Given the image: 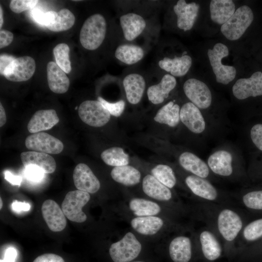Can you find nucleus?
I'll list each match as a JSON object with an SVG mask.
<instances>
[{"label":"nucleus","mask_w":262,"mask_h":262,"mask_svg":"<svg viewBox=\"0 0 262 262\" xmlns=\"http://www.w3.org/2000/svg\"><path fill=\"white\" fill-rule=\"evenodd\" d=\"M32 15L36 22L47 27L53 23L57 13L53 11L44 13L39 9H35L32 11Z\"/></svg>","instance_id":"a19ab883"},{"label":"nucleus","mask_w":262,"mask_h":262,"mask_svg":"<svg viewBox=\"0 0 262 262\" xmlns=\"http://www.w3.org/2000/svg\"><path fill=\"white\" fill-rule=\"evenodd\" d=\"M0 209H1V208H2V201L1 198H0Z\"/></svg>","instance_id":"6e6d98bb"},{"label":"nucleus","mask_w":262,"mask_h":262,"mask_svg":"<svg viewBox=\"0 0 262 262\" xmlns=\"http://www.w3.org/2000/svg\"><path fill=\"white\" fill-rule=\"evenodd\" d=\"M43 217L52 231H62L66 227V220L62 209L54 200H45L41 207Z\"/></svg>","instance_id":"dca6fc26"},{"label":"nucleus","mask_w":262,"mask_h":262,"mask_svg":"<svg viewBox=\"0 0 262 262\" xmlns=\"http://www.w3.org/2000/svg\"><path fill=\"white\" fill-rule=\"evenodd\" d=\"M130 225L137 233L152 236L161 231L164 226V221L158 215L134 217L130 220Z\"/></svg>","instance_id":"412c9836"},{"label":"nucleus","mask_w":262,"mask_h":262,"mask_svg":"<svg viewBox=\"0 0 262 262\" xmlns=\"http://www.w3.org/2000/svg\"><path fill=\"white\" fill-rule=\"evenodd\" d=\"M37 0H12L9 7L11 11L17 14L33 9L38 3Z\"/></svg>","instance_id":"37998d69"},{"label":"nucleus","mask_w":262,"mask_h":262,"mask_svg":"<svg viewBox=\"0 0 262 262\" xmlns=\"http://www.w3.org/2000/svg\"><path fill=\"white\" fill-rule=\"evenodd\" d=\"M180 106L173 101H170L162 106L156 113L154 121L160 124L171 128L177 127L180 123Z\"/></svg>","instance_id":"2f4dec72"},{"label":"nucleus","mask_w":262,"mask_h":262,"mask_svg":"<svg viewBox=\"0 0 262 262\" xmlns=\"http://www.w3.org/2000/svg\"><path fill=\"white\" fill-rule=\"evenodd\" d=\"M245 238L249 241H254L262 236V218L255 220L245 228L243 231Z\"/></svg>","instance_id":"58836bf2"},{"label":"nucleus","mask_w":262,"mask_h":262,"mask_svg":"<svg viewBox=\"0 0 262 262\" xmlns=\"http://www.w3.org/2000/svg\"><path fill=\"white\" fill-rule=\"evenodd\" d=\"M90 199L89 193L77 190L69 192L62 204V210L69 220L82 223L87 219L86 214L82 211Z\"/></svg>","instance_id":"39448f33"},{"label":"nucleus","mask_w":262,"mask_h":262,"mask_svg":"<svg viewBox=\"0 0 262 262\" xmlns=\"http://www.w3.org/2000/svg\"><path fill=\"white\" fill-rule=\"evenodd\" d=\"M48 85L50 90L56 94H64L69 88L68 78L56 63L50 61L47 67Z\"/></svg>","instance_id":"5701e85b"},{"label":"nucleus","mask_w":262,"mask_h":262,"mask_svg":"<svg viewBox=\"0 0 262 262\" xmlns=\"http://www.w3.org/2000/svg\"><path fill=\"white\" fill-rule=\"evenodd\" d=\"M20 158L25 167L30 165H36L45 173H52L56 169L54 159L47 153L34 151H26L21 153Z\"/></svg>","instance_id":"b1692460"},{"label":"nucleus","mask_w":262,"mask_h":262,"mask_svg":"<svg viewBox=\"0 0 262 262\" xmlns=\"http://www.w3.org/2000/svg\"><path fill=\"white\" fill-rule=\"evenodd\" d=\"M14 35L11 32L1 29L0 31V48L2 49L9 45L13 40Z\"/></svg>","instance_id":"de8ad7c7"},{"label":"nucleus","mask_w":262,"mask_h":262,"mask_svg":"<svg viewBox=\"0 0 262 262\" xmlns=\"http://www.w3.org/2000/svg\"><path fill=\"white\" fill-rule=\"evenodd\" d=\"M5 179L13 185H19L22 181L21 177L12 174L10 172H5Z\"/></svg>","instance_id":"603ef678"},{"label":"nucleus","mask_w":262,"mask_h":262,"mask_svg":"<svg viewBox=\"0 0 262 262\" xmlns=\"http://www.w3.org/2000/svg\"><path fill=\"white\" fill-rule=\"evenodd\" d=\"M179 162L183 169L195 176L206 178L209 174V168L206 164L191 152L181 153L179 157Z\"/></svg>","instance_id":"cd10ccee"},{"label":"nucleus","mask_w":262,"mask_h":262,"mask_svg":"<svg viewBox=\"0 0 262 262\" xmlns=\"http://www.w3.org/2000/svg\"><path fill=\"white\" fill-rule=\"evenodd\" d=\"M250 137L255 146L262 151V124H257L251 128Z\"/></svg>","instance_id":"a18cd8bd"},{"label":"nucleus","mask_w":262,"mask_h":262,"mask_svg":"<svg viewBox=\"0 0 262 262\" xmlns=\"http://www.w3.org/2000/svg\"><path fill=\"white\" fill-rule=\"evenodd\" d=\"M69 47L66 44L57 45L53 49L56 63L66 73L71 70V62L69 58Z\"/></svg>","instance_id":"4c0bfd02"},{"label":"nucleus","mask_w":262,"mask_h":262,"mask_svg":"<svg viewBox=\"0 0 262 262\" xmlns=\"http://www.w3.org/2000/svg\"><path fill=\"white\" fill-rule=\"evenodd\" d=\"M128 208L135 217L158 215L162 209L154 201L141 197H133L128 202Z\"/></svg>","instance_id":"c756f323"},{"label":"nucleus","mask_w":262,"mask_h":262,"mask_svg":"<svg viewBox=\"0 0 262 262\" xmlns=\"http://www.w3.org/2000/svg\"><path fill=\"white\" fill-rule=\"evenodd\" d=\"M75 17L73 14L68 9L64 8L58 13L53 24L47 28L55 32L68 30L74 24Z\"/></svg>","instance_id":"e433bc0d"},{"label":"nucleus","mask_w":262,"mask_h":262,"mask_svg":"<svg viewBox=\"0 0 262 262\" xmlns=\"http://www.w3.org/2000/svg\"><path fill=\"white\" fill-rule=\"evenodd\" d=\"M45 173L39 167L30 165L25 167L24 174L26 178L31 181H40L44 177Z\"/></svg>","instance_id":"c03bdc74"},{"label":"nucleus","mask_w":262,"mask_h":262,"mask_svg":"<svg viewBox=\"0 0 262 262\" xmlns=\"http://www.w3.org/2000/svg\"><path fill=\"white\" fill-rule=\"evenodd\" d=\"M207 54L217 82L226 85L234 79L236 68L233 66L223 65L222 63V59L229 54V49L226 45L221 43H216L212 49H208Z\"/></svg>","instance_id":"20e7f679"},{"label":"nucleus","mask_w":262,"mask_h":262,"mask_svg":"<svg viewBox=\"0 0 262 262\" xmlns=\"http://www.w3.org/2000/svg\"><path fill=\"white\" fill-rule=\"evenodd\" d=\"M17 255L16 250L12 247H8L5 250L4 257L0 262H15Z\"/></svg>","instance_id":"8fccbe9b"},{"label":"nucleus","mask_w":262,"mask_h":262,"mask_svg":"<svg viewBox=\"0 0 262 262\" xmlns=\"http://www.w3.org/2000/svg\"><path fill=\"white\" fill-rule=\"evenodd\" d=\"M180 121L191 132L199 134L205 129V121L199 109L191 102L180 109Z\"/></svg>","instance_id":"2eb2a0df"},{"label":"nucleus","mask_w":262,"mask_h":262,"mask_svg":"<svg viewBox=\"0 0 262 262\" xmlns=\"http://www.w3.org/2000/svg\"><path fill=\"white\" fill-rule=\"evenodd\" d=\"M120 25L125 39L132 41L139 37L145 30L147 23L144 18L135 13H128L119 18Z\"/></svg>","instance_id":"f3484780"},{"label":"nucleus","mask_w":262,"mask_h":262,"mask_svg":"<svg viewBox=\"0 0 262 262\" xmlns=\"http://www.w3.org/2000/svg\"><path fill=\"white\" fill-rule=\"evenodd\" d=\"M3 13L1 6L0 5V28L1 29L3 25Z\"/></svg>","instance_id":"5fc2aeb1"},{"label":"nucleus","mask_w":262,"mask_h":262,"mask_svg":"<svg viewBox=\"0 0 262 262\" xmlns=\"http://www.w3.org/2000/svg\"><path fill=\"white\" fill-rule=\"evenodd\" d=\"M59 121V118L54 110H38L30 119L27 128L30 133H37L52 128Z\"/></svg>","instance_id":"aec40b11"},{"label":"nucleus","mask_w":262,"mask_h":262,"mask_svg":"<svg viewBox=\"0 0 262 262\" xmlns=\"http://www.w3.org/2000/svg\"><path fill=\"white\" fill-rule=\"evenodd\" d=\"M144 55L145 51L142 47L131 44L119 45L115 52L116 59L128 65L137 63L143 58Z\"/></svg>","instance_id":"473e14b6"},{"label":"nucleus","mask_w":262,"mask_h":262,"mask_svg":"<svg viewBox=\"0 0 262 262\" xmlns=\"http://www.w3.org/2000/svg\"><path fill=\"white\" fill-rule=\"evenodd\" d=\"M73 179L76 188L94 194L100 189V183L91 168L86 164L80 163L74 168Z\"/></svg>","instance_id":"9b49d317"},{"label":"nucleus","mask_w":262,"mask_h":262,"mask_svg":"<svg viewBox=\"0 0 262 262\" xmlns=\"http://www.w3.org/2000/svg\"><path fill=\"white\" fill-rule=\"evenodd\" d=\"M16 59L12 56L2 54L0 56V73L3 75L8 66Z\"/></svg>","instance_id":"09e8293b"},{"label":"nucleus","mask_w":262,"mask_h":262,"mask_svg":"<svg viewBox=\"0 0 262 262\" xmlns=\"http://www.w3.org/2000/svg\"><path fill=\"white\" fill-rule=\"evenodd\" d=\"M201 248L204 257L210 261L218 259L221 254V247L214 236L210 231H204L200 235Z\"/></svg>","instance_id":"72a5a7b5"},{"label":"nucleus","mask_w":262,"mask_h":262,"mask_svg":"<svg viewBox=\"0 0 262 262\" xmlns=\"http://www.w3.org/2000/svg\"><path fill=\"white\" fill-rule=\"evenodd\" d=\"M192 64L188 55L175 56L173 58L165 57L158 61L160 68L175 77H182L187 74Z\"/></svg>","instance_id":"4be33fe9"},{"label":"nucleus","mask_w":262,"mask_h":262,"mask_svg":"<svg viewBox=\"0 0 262 262\" xmlns=\"http://www.w3.org/2000/svg\"><path fill=\"white\" fill-rule=\"evenodd\" d=\"M6 122V116L5 110L2 105L0 104V127H2Z\"/></svg>","instance_id":"864d4df0"},{"label":"nucleus","mask_w":262,"mask_h":262,"mask_svg":"<svg viewBox=\"0 0 262 262\" xmlns=\"http://www.w3.org/2000/svg\"><path fill=\"white\" fill-rule=\"evenodd\" d=\"M231 154L225 150H219L211 154L208 159V166L214 173L229 176L233 171Z\"/></svg>","instance_id":"393cba45"},{"label":"nucleus","mask_w":262,"mask_h":262,"mask_svg":"<svg viewBox=\"0 0 262 262\" xmlns=\"http://www.w3.org/2000/svg\"><path fill=\"white\" fill-rule=\"evenodd\" d=\"M235 10V5L231 0H212L210 3L211 18L219 25L226 23Z\"/></svg>","instance_id":"7c9ffc66"},{"label":"nucleus","mask_w":262,"mask_h":262,"mask_svg":"<svg viewBox=\"0 0 262 262\" xmlns=\"http://www.w3.org/2000/svg\"><path fill=\"white\" fill-rule=\"evenodd\" d=\"M176 85L175 77L169 74L164 75L159 83L147 88V95L148 100L154 105L163 103Z\"/></svg>","instance_id":"a211bd4d"},{"label":"nucleus","mask_w":262,"mask_h":262,"mask_svg":"<svg viewBox=\"0 0 262 262\" xmlns=\"http://www.w3.org/2000/svg\"><path fill=\"white\" fill-rule=\"evenodd\" d=\"M36 64L29 56L16 58L6 68L3 76L8 80L14 82H24L34 74Z\"/></svg>","instance_id":"1a4fd4ad"},{"label":"nucleus","mask_w":262,"mask_h":262,"mask_svg":"<svg viewBox=\"0 0 262 262\" xmlns=\"http://www.w3.org/2000/svg\"><path fill=\"white\" fill-rule=\"evenodd\" d=\"M13 210L16 212L21 211H28L30 210L31 205L26 202H21L17 200H15L12 204Z\"/></svg>","instance_id":"3c124183"},{"label":"nucleus","mask_w":262,"mask_h":262,"mask_svg":"<svg viewBox=\"0 0 262 262\" xmlns=\"http://www.w3.org/2000/svg\"><path fill=\"white\" fill-rule=\"evenodd\" d=\"M232 93L238 99L262 96V72H254L248 78L238 79L232 88Z\"/></svg>","instance_id":"9d476101"},{"label":"nucleus","mask_w":262,"mask_h":262,"mask_svg":"<svg viewBox=\"0 0 262 262\" xmlns=\"http://www.w3.org/2000/svg\"><path fill=\"white\" fill-rule=\"evenodd\" d=\"M78 114L82 121L93 127H101L107 124L111 115L98 100L83 101L78 108Z\"/></svg>","instance_id":"423d86ee"},{"label":"nucleus","mask_w":262,"mask_h":262,"mask_svg":"<svg viewBox=\"0 0 262 262\" xmlns=\"http://www.w3.org/2000/svg\"><path fill=\"white\" fill-rule=\"evenodd\" d=\"M97 100L104 106L111 115L116 117L120 116L125 108L126 102L123 99L115 102H110L101 97L98 96Z\"/></svg>","instance_id":"ea45409f"},{"label":"nucleus","mask_w":262,"mask_h":262,"mask_svg":"<svg viewBox=\"0 0 262 262\" xmlns=\"http://www.w3.org/2000/svg\"><path fill=\"white\" fill-rule=\"evenodd\" d=\"M100 157L108 165L114 167L128 165L130 156L120 147H112L103 150Z\"/></svg>","instance_id":"f704fd0d"},{"label":"nucleus","mask_w":262,"mask_h":262,"mask_svg":"<svg viewBox=\"0 0 262 262\" xmlns=\"http://www.w3.org/2000/svg\"><path fill=\"white\" fill-rule=\"evenodd\" d=\"M142 189L147 196L157 201H168L172 198L170 189L150 174H147L143 178Z\"/></svg>","instance_id":"6ab92c4d"},{"label":"nucleus","mask_w":262,"mask_h":262,"mask_svg":"<svg viewBox=\"0 0 262 262\" xmlns=\"http://www.w3.org/2000/svg\"><path fill=\"white\" fill-rule=\"evenodd\" d=\"M186 97L199 109L209 108L212 101V95L208 86L204 82L195 78L186 80L183 86Z\"/></svg>","instance_id":"0eeeda50"},{"label":"nucleus","mask_w":262,"mask_h":262,"mask_svg":"<svg viewBox=\"0 0 262 262\" xmlns=\"http://www.w3.org/2000/svg\"><path fill=\"white\" fill-rule=\"evenodd\" d=\"M144 262V261H131V262Z\"/></svg>","instance_id":"4d7b16f0"},{"label":"nucleus","mask_w":262,"mask_h":262,"mask_svg":"<svg viewBox=\"0 0 262 262\" xmlns=\"http://www.w3.org/2000/svg\"><path fill=\"white\" fill-rule=\"evenodd\" d=\"M25 144L30 150L47 154H57L64 148V145L60 140L44 132L29 135L25 139Z\"/></svg>","instance_id":"6e6552de"},{"label":"nucleus","mask_w":262,"mask_h":262,"mask_svg":"<svg viewBox=\"0 0 262 262\" xmlns=\"http://www.w3.org/2000/svg\"><path fill=\"white\" fill-rule=\"evenodd\" d=\"M254 15L247 5L237 8L230 18L221 27V32L228 40L239 39L252 23Z\"/></svg>","instance_id":"7ed1b4c3"},{"label":"nucleus","mask_w":262,"mask_h":262,"mask_svg":"<svg viewBox=\"0 0 262 262\" xmlns=\"http://www.w3.org/2000/svg\"><path fill=\"white\" fill-rule=\"evenodd\" d=\"M111 176L116 182L128 187L137 185L142 180L140 170L130 164L114 167L111 171Z\"/></svg>","instance_id":"a878e982"},{"label":"nucleus","mask_w":262,"mask_h":262,"mask_svg":"<svg viewBox=\"0 0 262 262\" xmlns=\"http://www.w3.org/2000/svg\"><path fill=\"white\" fill-rule=\"evenodd\" d=\"M169 254L174 262H189L192 257L190 239L184 236L174 238L169 245Z\"/></svg>","instance_id":"bb28decb"},{"label":"nucleus","mask_w":262,"mask_h":262,"mask_svg":"<svg viewBox=\"0 0 262 262\" xmlns=\"http://www.w3.org/2000/svg\"><path fill=\"white\" fill-rule=\"evenodd\" d=\"M150 174L168 188H173L177 179L173 169L165 164H157L150 170Z\"/></svg>","instance_id":"c9c22d12"},{"label":"nucleus","mask_w":262,"mask_h":262,"mask_svg":"<svg viewBox=\"0 0 262 262\" xmlns=\"http://www.w3.org/2000/svg\"><path fill=\"white\" fill-rule=\"evenodd\" d=\"M242 226L240 216L230 210L225 209L218 215V230L224 238L228 241H231L236 237Z\"/></svg>","instance_id":"4468645a"},{"label":"nucleus","mask_w":262,"mask_h":262,"mask_svg":"<svg viewBox=\"0 0 262 262\" xmlns=\"http://www.w3.org/2000/svg\"><path fill=\"white\" fill-rule=\"evenodd\" d=\"M142 249V244L136 235L128 231L121 239L111 245L109 253L114 262H130L139 256Z\"/></svg>","instance_id":"f03ea898"},{"label":"nucleus","mask_w":262,"mask_h":262,"mask_svg":"<svg viewBox=\"0 0 262 262\" xmlns=\"http://www.w3.org/2000/svg\"><path fill=\"white\" fill-rule=\"evenodd\" d=\"M199 8V5L196 2L187 3L184 0H178L173 7L177 27L184 32L190 30L196 21Z\"/></svg>","instance_id":"f8f14e48"},{"label":"nucleus","mask_w":262,"mask_h":262,"mask_svg":"<svg viewBox=\"0 0 262 262\" xmlns=\"http://www.w3.org/2000/svg\"><path fill=\"white\" fill-rule=\"evenodd\" d=\"M185 182L191 191L197 196L210 200H213L217 197L215 188L204 178L189 175L185 178Z\"/></svg>","instance_id":"c85d7f7f"},{"label":"nucleus","mask_w":262,"mask_h":262,"mask_svg":"<svg viewBox=\"0 0 262 262\" xmlns=\"http://www.w3.org/2000/svg\"><path fill=\"white\" fill-rule=\"evenodd\" d=\"M107 23L100 14H94L84 21L80 33L82 46L90 50L97 49L103 43L106 34Z\"/></svg>","instance_id":"f257e3e1"},{"label":"nucleus","mask_w":262,"mask_h":262,"mask_svg":"<svg viewBox=\"0 0 262 262\" xmlns=\"http://www.w3.org/2000/svg\"><path fill=\"white\" fill-rule=\"evenodd\" d=\"M122 84L128 102L131 105L139 103L146 88L144 77L140 74L131 73L124 78Z\"/></svg>","instance_id":"ddd939ff"},{"label":"nucleus","mask_w":262,"mask_h":262,"mask_svg":"<svg viewBox=\"0 0 262 262\" xmlns=\"http://www.w3.org/2000/svg\"><path fill=\"white\" fill-rule=\"evenodd\" d=\"M33 262H65L62 257L53 253H46L36 258Z\"/></svg>","instance_id":"49530a36"},{"label":"nucleus","mask_w":262,"mask_h":262,"mask_svg":"<svg viewBox=\"0 0 262 262\" xmlns=\"http://www.w3.org/2000/svg\"><path fill=\"white\" fill-rule=\"evenodd\" d=\"M243 200L245 205L249 208L262 210V190L247 193L243 196Z\"/></svg>","instance_id":"79ce46f5"}]
</instances>
